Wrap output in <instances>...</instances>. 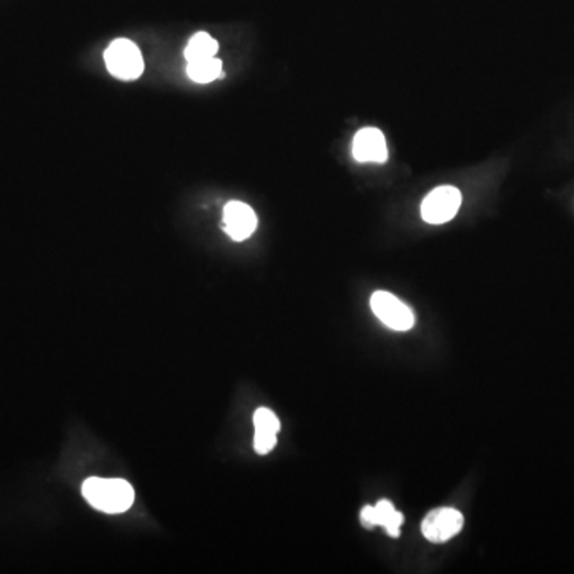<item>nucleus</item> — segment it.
<instances>
[{"mask_svg": "<svg viewBox=\"0 0 574 574\" xmlns=\"http://www.w3.org/2000/svg\"><path fill=\"white\" fill-rule=\"evenodd\" d=\"M85 499L97 511L122 514L132 506L134 490L123 478H90L82 485Z\"/></svg>", "mask_w": 574, "mask_h": 574, "instance_id": "1", "label": "nucleus"}, {"mask_svg": "<svg viewBox=\"0 0 574 574\" xmlns=\"http://www.w3.org/2000/svg\"><path fill=\"white\" fill-rule=\"evenodd\" d=\"M105 61L112 76L120 80H136L144 72V58L136 43L117 39L105 50Z\"/></svg>", "mask_w": 574, "mask_h": 574, "instance_id": "2", "label": "nucleus"}, {"mask_svg": "<svg viewBox=\"0 0 574 574\" xmlns=\"http://www.w3.org/2000/svg\"><path fill=\"white\" fill-rule=\"evenodd\" d=\"M461 192L451 186H442L433 190L422 203V217L428 223H445L457 215L461 206Z\"/></svg>", "mask_w": 574, "mask_h": 574, "instance_id": "3", "label": "nucleus"}, {"mask_svg": "<svg viewBox=\"0 0 574 574\" xmlns=\"http://www.w3.org/2000/svg\"><path fill=\"white\" fill-rule=\"evenodd\" d=\"M370 306L374 310L375 316L380 319L383 324H387L395 331L404 333L415 324V316L412 310L389 292H375L370 298Z\"/></svg>", "mask_w": 574, "mask_h": 574, "instance_id": "4", "label": "nucleus"}, {"mask_svg": "<svg viewBox=\"0 0 574 574\" xmlns=\"http://www.w3.org/2000/svg\"><path fill=\"white\" fill-rule=\"evenodd\" d=\"M463 524L461 512L453 507H439L423 520V536L431 542H445L461 532Z\"/></svg>", "mask_w": 574, "mask_h": 574, "instance_id": "5", "label": "nucleus"}, {"mask_svg": "<svg viewBox=\"0 0 574 574\" xmlns=\"http://www.w3.org/2000/svg\"><path fill=\"white\" fill-rule=\"evenodd\" d=\"M223 223L232 240L244 241L256 232L257 215L246 203L230 201L223 209Z\"/></svg>", "mask_w": 574, "mask_h": 574, "instance_id": "6", "label": "nucleus"}, {"mask_svg": "<svg viewBox=\"0 0 574 574\" xmlns=\"http://www.w3.org/2000/svg\"><path fill=\"white\" fill-rule=\"evenodd\" d=\"M354 159L360 163H383L387 159V141L380 130L364 128L353 141Z\"/></svg>", "mask_w": 574, "mask_h": 574, "instance_id": "7", "label": "nucleus"}, {"mask_svg": "<svg viewBox=\"0 0 574 574\" xmlns=\"http://www.w3.org/2000/svg\"><path fill=\"white\" fill-rule=\"evenodd\" d=\"M360 524L366 528L374 526H385L387 534L397 538L401 534V525L404 524V515L401 512L396 511L393 503L387 499H381L377 506H366L360 512Z\"/></svg>", "mask_w": 574, "mask_h": 574, "instance_id": "8", "label": "nucleus"}, {"mask_svg": "<svg viewBox=\"0 0 574 574\" xmlns=\"http://www.w3.org/2000/svg\"><path fill=\"white\" fill-rule=\"evenodd\" d=\"M254 449L259 455H267L277 445V434L281 429L278 416L270 408H257L254 414Z\"/></svg>", "mask_w": 574, "mask_h": 574, "instance_id": "9", "label": "nucleus"}, {"mask_svg": "<svg viewBox=\"0 0 574 574\" xmlns=\"http://www.w3.org/2000/svg\"><path fill=\"white\" fill-rule=\"evenodd\" d=\"M217 51H219V43L215 42V39H213L208 32H196L190 39L184 55H186L188 63H195V61H201V59L215 58Z\"/></svg>", "mask_w": 574, "mask_h": 574, "instance_id": "10", "label": "nucleus"}, {"mask_svg": "<svg viewBox=\"0 0 574 574\" xmlns=\"http://www.w3.org/2000/svg\"><path fill=\"white\" fill-rule=\"evenodd\" d=\"M187 74L196 84H209L222 76V61L217 58L188 63Z\"/></svg>", "mask_w": 574, "mask_h": 574, "instance_id": "11", "label": "nucleus"}]
</instances>
